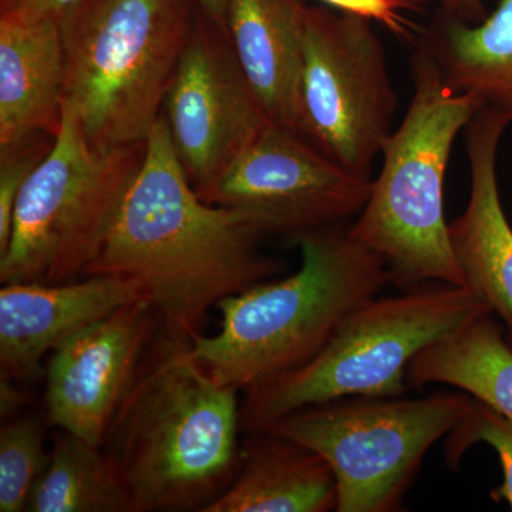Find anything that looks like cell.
Segmentation results:
<instances>
[{
  "label": "cell",
  "instance_id": "24",
  "mask_svg": "<svg viewBox=\"0 0 512 512\" xmlns=\"http://www.w3.org/2000/svg\"><path fill=\"white\" fill-rule=\"evenodd\" d=\"M345 15L377 22L400 39L412 40L416 25L406 13L420 10V0H322Z\"/></svg>",
  "mask_w": 512,
  "mask_h": 512
},
{
  "label": "cell",
  "instance_id": "8",
  "mask_svg": "<svg viewBox=\"0 0 512 512\" xmlns=\"http://www.w3.org/2000/svg\"><path fill=\"white\" fill-rule=\"evenodd\" d=\"M470 394L346 397L303 407L259 430L311 448L338 484V512H393L403 505L424 457L473 406Z\"/></svg>",
  "mask_w": 512,
  "mask_h": 512
},
{
  "label": "cell",
  "instance_id": "28",
  "mask_svg": "<svg viewBox=\"0 0 512 512\" xmlns=\"http://www.w3.org/2000/svg\"><path fill=\"white\" fill-rule=\"evenodd\" d=\"M201 9L214 19L218 25L225 29V16H227L228 0H198ZM227 30V29H225Z\"/></svg>",
  "mask_w": 512,
  "mask_h": 512
},
{
  "label": "cell",
  "instance_id": "7",
  "mask_svg": "<svg viewBox=\"0 0 512 512\" xmlns=\"http://www.w3.org/2000/svg\"><path fill=\"white\" fill-rule=\"evenodd\" d=\"M146 143L97 150L64 106L52 150L30 175L0 255L2 284H64L87 275L128 188L143 164Z\"/></svg>",
  "mask_w": 512,
  "mask_h": 512
},
{
  "label": "cell",
  "instance_id": "1",
  "mask_svg": "<svg viewBox=\"0 0 512 512\" xmlns=\"http://www.w3.org/2000/svg\"><path fill=\"white\" fill-rule=\"evenodd\" d=\"M262 238L247 215L202 200L161 116L87 275L134 279L160 322L192 338L212 306L284 271Z\"/></svg>",
  "mask_w": 512,
  "mask_h": 512
},
{
  "label": "cell",
  "instance_id": "10",
  "mask_svg": "<svg viewBox=\"0 0 512 512\" xmlns=\"http://www.w3.org/2000/svg\"><path fill=\"white\" fill-rule=\"evenodd\" d=\"M372 180L357 177L271 120L202 200L247 215L264 237L296 239L345 225Z\"/></svg>",
  "mask_w": 512,
  "mask_h": 512
},
{
  "label": "cell",
  "instance_id": "2",
  "mask_svg": "<svg viewBox=\"0 0 512 512\" xmlns=\"http://www.w3.org/2000/svg\"><path fill=\"white\" fill-rule=\"evenodd\" d=\"M160 328L103 448L133 512H204L241 464L238 389L204 369L190 336Z\"/></svg>",
  "mask_w": 512,
  "mask_h": 512
},
{
  "label": "cell",
  "instance_id": "25",
  "mask_svg": "<svg viewBox=\"0 0 512 512\" xmlns=\"http://www.w3.org/2000/svg\"><path fill=\"white\" fill-rule=\"evenodd\" d=\"M82 0H0V16L28 22H59Z\"/></svg>",
  "mask_w": 512,
  "mask_h": 512
},
{
  "label": "cell",
  "instance_id": "11",
  "mask_svg": "<svg viewBox=\"0 0 512 512\" xmlns=\"http://www.w3.org/2000/svg\"><path fill=\"white\" fill-rule=\"evenodd\" d=\"M161 116L200 197L221 180L269 121L227 30L201 8Z\"/></svg>",
  "mask_w": 512,
  "mask_h": 512
},
{
  "label": "cell",
  "instance_id": "9",
  "mask_svg": "<svg viewBox=\"0 0 512 512\" xmlns=\"http://www.w3.org/2000/svg\"><path fill=\"white\" fill-rule=\"evenodd\" d=\"M301 104L303 138L349 173L373 180L399 103L369 20L309 6Z\"/></svg>",
  "mask_w": 512,
  "mask_h": 512
},
{
  "label": "cell",
  "instance_id": "14",
  "mask_svg": "<svg viewBox=\"0 0 512 512\" xmlns=\"http://www.w3.org/2000/svg\"><path fill=\"white\" fill-rule=\"evenodd\" d=\"M510 123L500 111L481 107L468 124L470 197L466 211L450 224V242L464 286L501 319L512 346V227L497 177L498 146Z\"/></svg>",
  "mask_w": 512,
  "mask_h": 512
},
{
  "label": "cell",
  "instance_id": "3",
  "mask_svg": "<svg viewBox=\"0 0 512 512\" xmlns=\"http://www.w3.org/2000/svg\"><path fill=\"white\" fill-rule=\"evenodd\" d=\"M295 274L218 303L220 332L192 336L195 359L218 383L249 389L308 363L350 312L390 284L379 255L336 225L296 239Z\"/></svg>",
  "mask_w": 512,
  "mask_h": 512
},
{
  "label": "cell",
  "instance_id": "15",
  "mask_svg": "<svg viewBox=\"0 0 512 512\" xmlns=\"http://www.w3.org/2000/svg\"><path fill=\"white\" fill-rule=\"evenodd\" d=\"M308 8L305 0H228L225 16L229 42L266 116L302 138Z\"/></svg>",
  "mask_w": 512,
  "mask_h": 512
},
{
  "label": "cell",
  "instance_id": "20",
  "mask_svg": "<svg viewBox=\"0 0 512 512\" xmlns=\"http://www.w3.org/2000/svg\"><path fill=\"white\" fill-rule=\"evenodd\" d=\"M30 512H133L103 447L57 429L49 464L30 494Z\"/></svg>",
  "mask_w": 512,
  "mask_h": 512
},
{
  "label": "cell",
  "instance_id": "12",
  "mask_svg": "<svg viewBox=\"0 0 512 512\" xmlns=\"http://www.w3.org/2000/svg\"><path fill=\"white\" fill-rule=\"evenodd\" d=\"M160 325L147 299L130 303L57 346L46 367V420L104 447Z\"/></svg>",
  "mask_w": 512,
  "mask_h": 512
},
{
  "label": "cell",
  "instance_id": "6",
  "mask_svg": "<svg viewBox=\"0 0 512 512\" xmlns=\"http://www.w3.org/2000/svg\"><path fill=\"white\" fill-rule=\"evenodd\" d=\"M487 313L493 311L477 293L444 282L377 295L350 312L308 363L245 390L242 430L346 397L404 396L417 353Z\"/></svg>",
  "mask_w": 512,
  "mask_h": 512
},
{
  "label": "cell",
  "instance_id": "17",
  "mask_svg": "<svg viewBox=\"0 0 512 512\" xmlns=\"http://www.w3.org/2000/svg\"><path fill=\"white\" fill-rule=\"evenodd\" d=\"M338 484L328 461L268 430L247 431L232 483L204 512H329Z\"/></svg>",
  "mask_w": 512,
  "mask_h": 512
},
{
  "label": "cell",
  "instance_id": "18",
  "mask_svg": "<svg viewBox=\"0 0 512 512\" xmlns=\"http://www.w3.org/2000/svg\"><path fill=\"white\" fill-rule=\"evenodd\" d=\"M420 43L451 89L473 97L478 109L500 111L512 123V0H498L480 23L443 15Z\"/></svg>",
  "mask_w": 512,
  "mask_h": 512
},
{
  "label": "cell",
  "instance_id": "23",
  "mask_svg": "<svg viewBox=\"0 0 512 512\" xmlns=\"http://www.w3.org/2000/svg\"><path fill=\"white\" fill-rule=\"evenodd\" d=\"M55 140L49 134H35L0 148V255L8 249L20 192L50 153Z\"/></svg>",
  "mask_w": 512,
  "mask_h": 512
},
{
  "label": "cell",
  "instance_id": "4",
  "mask_svg": "<svg viewBox=\"0 0 512 512\" xmlns=\"http://www.w3.org/2000/svg\"><path fill=\"white\" fill-rule=\"evenodd\" d=\"M412 72V103L384 144L382 170L349 232L382 258L399 291L430 282L464 286L444 215V177L454 141L478 103L448 86L423 43Z\"/></svg>",
  "mask_w": 512,
  "mask_h": 512
},
{
  "label": "cell",
  "instance_id": "22",
  "mask_svg": "<svg viewBox=\"0 0 512 512\" xmlns=\"http://www.w3.org/2000/svg\"><path fill=\"white\" fill-rule=\"evenodd\" d=\"M488 444L500 460L503 481L491 491L495 503H507L512 511V421L485 404L474 400L473 406L447 434L444 457L447 466L456 468L474 444Z\"/></svg>",
  "mask_w": 512,
  "mask_h": 512
},
{
  "label": "cell",
  "instance_id": "19",
  "mask_svg": "<svg viewBox=\"0 0 512 512\" xmlns=\"http://www.w3.org/2000/svg\"><path fill=\"white\" fill-rule=\"evenodd\" d=\"M410 389L446 384L512 421V346L493 313L480 316L417 353Z\"/></svg>",
  "mask_w": 512,
  "mask_h": 512
},
{
  "label": "cell",
  "instance_id": "27",
  "mask_svg": "<svg viewBox=\"0 0 512 512\" xmlns=\"http://www.w3.org/2000/svg\"><path fill=\"white\" fill-rule=\"evenodd\" d=\"M481 2L483 0H441L443 15L468 23H477L481 15Z\"/></svg>",
  "mask_w": 512,
  "mask_h": 512
},
{
  "label": "cell",
  "instance_id": "26",
  "mask_svg": "<svg viewBox=\"0 0 512 512\" xmlns=\"http://www.w3.org/2000/svg\"><path fill=\"white\" fill-rule=\"evenodd\" d=\"M28 403V394L18 389L15 380L0 379V414L2 419H13L18 416L22 407Z\"/></svg>",
  "mask_w": 512,
  "mask_h": 512
},
{
  "label": "cell",
  "instance_id": "21",
  "mask_svg": "<svg viewBox=\"0 0 512 512\" xmlns=\"http://www.w3.org/2000/svg\"><path fill=\"white\" fill-rule=\"evenodd\" d=\"M39 417L16 416L0 429V511L28 510L30 494L49 464Z\"/></svg>",
  "mask_w": 512,
  "mask_h": 512
},
{
  "label": "cell",
  "instance_id": "16",
  "mask_svg": "<svg viewBox=\"0 0 512 512\" xmlns=\"http://www.w3.org/2000/svg\"><path fill=\"white\" fill-rule=\"evenodd\" d=\"M64 94L59 22L0 16V148L35 134L57 137Z\"/></svg>",
  "mask_w": 512,
  "mask_h": 512
},
{
  "label": "cell",
  "instance_id": "5",
  "mask_svg": "<svg viewBox=\"0 0 512 512\" xmlns=\"http://www.w3.org/2000/svg\"><path fill=\"white\" fill-rule=\"evenodd\" d=\"M200 8L198 0H82L59 20L64 106L90 146L146 143Z\"/></svg>",
  "mask_w": 512,
  "mask_h": 512
},
{
  "label": "cell",
  "instance_id": "13",
  "mask_svg": "<svg viewBox=\"0 0 512 512\" xmlns=\"http://www.w3.org/2000/svg\"><path fill=\"white\" fill-rule=\"evenodd\" d=\"M143 286L119 275H87L64 284H3L0 289V370L15 382L36 379L42 362L64 340L130 303Z\"/></svg>",
  "mask_w": 512,
  "mask_h": 512
}]
</instances>
